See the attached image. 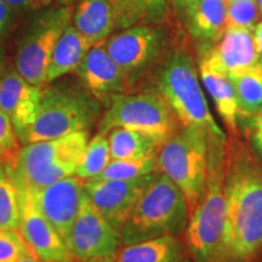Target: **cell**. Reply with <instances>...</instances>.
I'll list each match as a JSON object with an SVG mask.
<instances>
[{"label": "cell", "instance_id": "obj_1", "mask_svg": "<svg viewBox=\"0 0 262 262\" xmlns=\"http://www.w3.org/2000/svg\"><path fill=\"white\" fill-rule=\"evenodd\" d=\"M226 222L214 262H253L262 250V166L247 147L226 140Z\"/></svg>", "mask_w": 262, "mask_h": 262}, {"label": "cell", "instance_id": "obj_2", "mask_svg": "<svg viewBox=\"0 0 262 262\" xmlns=\"http://www.w3.org/2000/svg\"><path fill=\"white\" fill-rule=\"evenodd\" d=\"M101 101L80 83L58 81L42 90L37 117L31 125L17 131L21 145L58 139L88 131L100 120Z\"/></svg>", "mask_w": 262, "mask_h": 262}, {"label": "cell", "instance_id": "obj_3", "mask_svg": "<svg viewBox=\"0 0 262 262\" xmlns=\"http://www.w3.org/2000/svg\"><path fill=\"white\" fill-rule=\"evenodd\" d=\"M89 142V133L70 134L58 139L22 145L4 162L18 192H34L58 180L75 175Z\"/></svg>", "mask_w": 262, "mask_h": 262}, {"label": "cell", "instance_id": "obj_4", "mask_svg": "<svg viewBox=\"0 0 262 262\" xmlns=\"http://www.w3.org/2000/svg\"><path fill=\"white\" fill-rule=\"evenodd\" d=\"M155 84L156 91L171 108L180 126L199 127L210 137L226 139L210 112L198 70L187 51L170 52L157 68Z\"/></svg>", "mask_w": 262, "mask_h": 262}, {"label": "cell", "instance_id": "obj_5", "mask_svg": "<svg viewBox=\"0 0 262 262\" xmlns=\"http://www.w3.org/2000/svg\"><path fill=\"white\" fill-rule=\"evenodd\" d=\"M226 140L209 136L208 175L198 205L189 215L186 248L193 262H214L226 222L224 158Z\"/></svg>", "mask_w": 262, "mask_h": 262}, {"label": "cell", "instance_id": "obj_6", "mask_svg": "<svg viewBox=\"0 0 262 262\" xmlns=\"http://www.w3.org/2000/svg\"><path fill=\"white\" fill-rule=\"evenodd\" d=\"M189 221V208L178 186L158 172L120 229L123 245L163 235H181Z\"/></svg>", "mask_w": 262, "mask_h": 262}, {"label": "cell", "instance_id": "obj_7", "mask_svg": "<svg viewBox=\"0 0 262 262\" xmlns=\"http://www.w3.org/2000/svg\"><path fill=\"white\" fill-rule=\"evenodd\" d=\"M209 135L199 127L181 126L159 147L158 171L164 173L186 196L189 215L198 205L208 175Z\"/></svg>", "mask_w": 262, "mask_h": 262}, {"label": "cell", "instance_id": "obj_8", "mask_svg": "<svg viewBox=\"0 0 262 262\" xmlns=\"http://www.w3.org/2000/svg\"><path fill=\"white\" fill-rule=\"evenodd\" d=\"M97 127L106 135L116 127L139 131L162 146L181 126L166 101L157 91H150L111 96Z\"/></svg>", "mask_w": 262, "mask_h": 262}, {"label": "cell", "instance_id": "obj_9", "mask_svg": "<svg viewBox=\"0 0 262 262\" xmlns=\"http://www.w3.org/2000/svg\"><path fill=\"white\" fill-rule=\"evenodd\" d=\"M73 5L48 9L41 12L19 41L15 67L28 83L45 88L52 52L58 38L72 22Z\"/></svg>", "mask_w": 262, "mask_h": 262}, {"label": "cell", "instance_id": "obj_10", "mask_svg": "<svg viewBox=\"0 0 262 262\" xmlns=\"http://www.w3.org/2000/svg\"><path fill=\"white\" fill-rule=\"evenodd\" d=\"M168 34L163 25H136L112 34L104 45L133 84L162 58Z\"/></svg>", "mask_w": 262, "mask_h": 262}, {"label": "cell", "instance_id": "obj_11", "mask_svg": "<svg viewBox=\"0 0 262 262\" xmlns=\"http://www.w3.org/2000/svg\"><path fill=\"white\" fill-rule=\"evenodd\" d=\"M120 232L103 217L84 193L68 248L75 262H114L122 249Z\"/></svg>", "mask_w": 262, "mask_h": 262}, {"label": "cell", "instance_id": "obj_12", "mask_svg": "<svg viewBox=\"0 0 262 262\" xmlns=\"http://www.w3.org/2000/svg\"><path fill=\"white\" fill-rule=\"evenodd\" d=\"M158 172L131 180H90L85 192L97 211L120 232Z\"/></svg>", "mask_w": 262, "mask_h": 262}, {"label": "cell", "instance_id": "obj_13", "mask_svg": "<svg viewBox=\"0 0 262 262\" xmlns=\"http://www.w3.org/2000/svg\"><path fill=\"white\" fill-rule=\"evenodd\" d=\"M85 183L86 180L72 175L38 191L27 192L35 208L54 226L67 245L85 193Z\"/></svg>", "mask_w": 262, "mask_h": 262}, {"label": "cell", "instance_id": "obj_14", "mask_svg": "<svg viewBox=\"0 0 262 262\" xmlns=\"http://www.w3.org/2000/svg\"><path fill=\"white\" fill-rule=\"evenodd\" d=\"M19 193L18 232L35 257L44 262H75L66 242L33 204L27 192Z\"/></svg>", "mask_w": 262, "mask_h": 262}, {"label": "cell", "instance_id": "obj_15", "mask_svg": "<svg viewBox=\"0 0 262 262\" xmlns=\"http://www.w3.org/2000/svg\"><path fill=\"white\" fill-rule=\"evenodd\" d=\"M254 31L225 28L215 44L204 45L199 61L211 70L229 75L258 63V54L254 40Z\"/></svg>", "mask_w": 262, "mask_h": 262}, {"label": "cell", "instance_id": "obj_16", "mask_svg": "<svg viewBox=\"0 0 262 262\" xmlns=\"http://www.w3.org/2000/svg\"><path fill=\"white\" fill-rule=\"evenodd\" d=\"M104 41L93 45L75 71L85 89L100 101L127 93L131 86L125 72L108 54Z\"/></svg>", "mask_w": 262, "mask_h": 262}, {"label": "cell", "instance_id": "obj_17", "mask_svg": "<svg viewBox=\"0 0 262 262\" xmlns=\"http://www.w3.org/2000/svg\"><path fill=\"white\" fill-rule=\"evenodd\" d=\"M44 88L28 83L17 71H5L0 79V110L8 114L16 133L34 122Z\"/></svg>", "mask_w": 262, "mask_h": 262}, {"label": "cell", "instance_id": "obj_18", "mask_svg": "<svg viewBox=\"0 0 262 262\" xmlns=\"http://www.w3.org/2000/svg\"><path fill=\"white\" fill-rule=\"evenodd\" d=\"M72 25L91 45L104 41L117 29L108 0H77L73 5Z\"/></svg>", "mask_w": 262, "mask_h": 262}, {"label": "cell", "instance_id": "obj_19", "mask_svg": "<svg viewBox=\"0 0 262 262\" xmlns=\"http://www.w3.org/2000/svg\"><path fill=\"white\" fill-rule=\"evenodd\" d=\"M228 3L226 0H196L186 6V21L192 37L214 42L226 28Z\"/></svg>", "mask_w": 262, "mask_h": 262}, {"label": "cell", "instance_id": "obj_20", "mask_svg": "<svg viewBox=\"0 0 262 262\" xmlns=\"http://www.w3.org/2000/svg\"><path fill=\"white\" fill-rule=\"evenodd\" d=\"M180 235H163L130 245H123L114 262H180L186 257Z\"/></svg>", "mask_w": 262, "mask_h": 262}, {"label": "cell", "instance_id": "obj_21", "mask_svg": "<svg viewBox=\"0 0 262 262\" xmlns=\"http://www.w3.org/2000/svg\"><path fill=\"white\" fill-rule=\"evenodd\" d=\"M91 47L93 45L75 29L71 22L58 38L52 52L50 67L48 71V85L60 80L64 75L73 72L75 73Z\"/></svg>", "mask_w": 262, "mask_h": 262}, {"label": "cell", "instance_id": "obj_22", "mask_svg": "<svg viewBox=\"0 0 262 262\" xmlns=\"http://www.w3.org/2000/svg\"><path fill=\"white\" fill-rule=\"evenodd\" d=\"M198 72L206 91L215 103L219 116L224 120L226 127L232 135L238 133V104L233 85L226 74L216 72L208 67L204 62L199 61Z\"/></svg>", "mask_w": 262, "mask_h": 262}, {"label": "cell", "instance_id": "obj_23", "mask_svg": "<svg viewBox=\"0 0 262 262\" xmlns=\"http://www.w3.org/2000/svg\"><path fill=\"white\" fill-rule=\"evenodd\" d=\"M117 29L136 25H164L168 17V0H108Z\"/></svg>", "mask_w": 262, "mask_h": 262}, {"label": "cell", "instance_id": "obj_24", "mask_svg": "<svg viewBox=\"0 0 262 262\" xmlns=\"http://www.w3.org/2000/svg\"><path fill=\"white\" fill-rule=\"evenodd\" d=\"M233 85L239 118L262 113V64L227 75Z\"/></svg>", "mask_w": 262, "mask_h": 262}, {"label": "cell", "instance_id": "obj_25", "mask_svg": "<svg viewBox=\"0 0 262 262\" xmlns=\"http://www.w3.org/2000/svg\"><path fill=\"white\" fill-rule=\"evenodd\" d=\"M112 159H137L157 156L160 145L149 136L123 127L107 134Z\"/></svg>", "mask_w": 262, "mask_h": 262}, {"label": "cell", "instance_id": "obj_26", "mask_svg": "<svg viewBox=\"0 0 262 262\" xmlns=\"http://www.w3.org/2000/svg\"><path fill=\"white\" fill-rule=\"evenodd\" d=\"M111 160L112 158H111L108 136L106 134L97 133L88 142L75 175L86 181L95 180L106 169Z\"/></svg>", "mask_w": 262, "mask_h": 262}, {"label": "cell", "instance_id": "obj_27", "mask_svg": "<svg viewBox=\"0 0 262 262\" xmlns=\"http://www.w3.org/2000/svg\"><path fill=\"white\" fill-rule=\"evenodd\" d=\"M155 172H158L157 156L137 159H112L95 180H131Z\"/></svg>", "mask_w": 262, "mask_h": 262}, {"label": "cell", "instance_id": "obj_28", "mask_svg": "<svg viewBox=\"0 0 262 262\" xmlns=\"http://www.w3.org/2000/svg\"><path fill=\"white\" fill-rule=\"evenodd\" d=\"M19 222V193L0 160V228L17 229Z\"/></svg>", "mask_w": 262, "mask_h": 262}, {"label": "cell", "instance_id": "obj_29", "mask_svg": "<svg viewBox=\"0 0 262 262\" xmlns=\"http://www.w3.org/2000/svg\"><path fill=\"white\" fill-rule=\"evenodd\" d=\"M262 17L258 11L256 0H241L228 4L226 16V28H239L254 31L258 18Z\"/></svg>", "mask_w": 262, "mask_h": 262}, {"label": "cell", "instance_id": "obj_30", "mask_svg": "<svg viewBox=\"0 0 262 262\" xmlns=\"http://www.w3.org/2000/svg\"><path fill=\"white\" fill-rule=\"evenodd\" d=\"M27 255L33 253L18 229L0 228V262H17Z\"/></svg>", "mask_w": 262, "mask_h": 262}, {"label": "cell", "instance_id": "obj_31", "mask_svg": "<svg viewBox=\"0 0 262 262\" xmlns=\"http://www.w3.org/2000/svg\"><path fill=\"white\" fill-rule=\"evenodd\" d=\"M19 145L14 124L8 114L0 110V160L8 162L11 159L21 148Z\"/></svg>", "mask_w": 262, "mask_h": 262}, {"label": "cell", "instance_id": "obj_32", "mask_svg": "<svg viewBox=\"0 0 262 262\" xmlns=\"http://www.w3.org/2000/svg\"><path fill=\"white\" fill-rule=\"evenodd\" d=\"M247 119H249L248 136L251 149L254 150L255 156L262 162V113L249 117Z\"/></svg>", "mask_w": 262, "mask_h": 262}, {"label": "cell", "instance_id": "obj_33", "mask_svg": "<svg viewBox=\"0 0 262 262\" xmlns=\"http://www.w3.org/2000/svg\"><path fill=\"white\" fill-rule=\"evenodd\" d=\"M16 9L8 3L0 0V39L9 32L10 27L15 21Z\"/></svg>", "mask_w": 262, "mask_h": 262}, {"label": "cell", "instance_id": "obj_34", "mask_svg": "<svg viewBox=\"0 0 262 262\" xmlns=\"http://www.w3.org/2000/svg\"><path fill=\"white\" fill-rule=\"evenodd\" d=\"M16 10H40L50 5L51 0H3Z\"/></svg>", "mask_w": 262, "mask_h": 262}, {"label": "cell", "instance_id": "obj_35", "mask_svg": "<svg viewBox=\"0 0 262 262\" xmlns=\"http://www.w3.org/2000/svg\"><path fill=\"white\" fill-rule=\"evenodd\" d=\"M253 33L255 45H256V50L258 54V63L262 64V21L255 26Z\"/></svg>", "mask_w": 262, "mask_h": 262}, {"label": "cell", "instance_id": "obj_36", "mask_svg": "<svg viewBox=\"0 0 262 262\" xmlns=\"http://www.w3.org/2000/svg\"><path fill=\"white\" fill-rule=\"evenodd\" d=\"M172 2L175 3V4L178 6H180V8L185 9L186 6L193 4V3H195L196 0H172Z\"/></svg>", "mask_w": 262, "mask_h": 262}, {"label": "cell", "instance_id": "obj_37", "mask_svg": "<svg viewBox=\"0 0 262 262\" xmlns=\"http://www.w3.org/2000/svg\"><path fill=\"white\" fill-rule=\"evenodd\" d=\"M17 262H44V261L39 260V258L35 257L34 255H27V256H24L22 258H19Z\"/></svg>", "mask_w": 262, "mask_h": 262}, {"label": "cell", "instance_id": "obj_38", "mask_svg": "<svg viewBox=\"0 0 262 262\" xmlns=\"http://www.w3.org/2000/svg\"><path fill=\"white\" fill-rule=\"evenodd\" d=\"M77 0H56L57 5L60 6H70V5H74V3Z\"/></svg>", "mask_w": 262, "mask_h": 262}, {"label": "cell", "instance_id": "obj_39", "mask_svg": "<svg viewBox=\"0 0 262 262\" xmlns=\"http://www.w3.org/2000/svg\"><path fill=\"white\" fill-rule=\"evenodd\" d=\"M4 66H3V57H2V52H0V79H2L3 74H4Z\"/></svg>", "mask_w": 262, "mask_h": 262}, {"label": "cell", "instance_id": "obj_40", "mask_svg": "<svg viewBox=\"0 0 262 262\" xmlns=\"http://www.w3.org/2000/svg\"><path fill=\"white\" fill-rule=\"evenodd\" d=\"M256 4H257L258 11H260V14L262 16V0H256Z\"/></svg>", "mask_w": 262, "mask_h": 262}, {"label": "cell", "instance_id": "obj_41", "mask_svg": "<svg viewBox=\"0 0 262 262\" xmlns=\"http://www.w3.org/2000/svg\"><path fill=\"white\" fill-rule=\"evenodd\" d=\"M180 262H193V261L191 260V258H187V257H185V258H183L182 261H180Z\"/></svg>", "mask_w": 262, "mask_h": 262}, {"label": "cell", "instance_id": "obj_42", "mask_svg": "<svg viewBox=\"0 0 262 262\" xmlns=\"http://www.w3.org/2000/svg\"><path fill=\"white\" fill-rule=\"evenodd\" d=\"M226 2H227L228 4H232V3H235V2H241V0H226Z\"/></svg>", "mask_w": 262, "mask_h": 262}]
</instances>
